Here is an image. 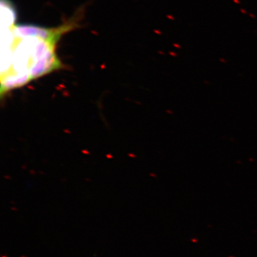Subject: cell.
<instances>
[{
  "label": "cell",
  "instance_id": "obj_1",
  "mask_svg": "<svg viewBox=\"0 0 257 257\" xmlns=\"http://www.w3.org/2000/svg\"><path fill=\"white\" fill-rule=\"evenodd\" d=\"M57 41L39 37L18 36L6 28L2 34L0 93L27 85L63 67L56 53Z\"/></svg>",
  "mask_w": 257,
  "mask_h": 257
}]
</instances>
